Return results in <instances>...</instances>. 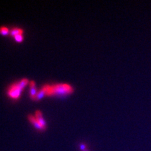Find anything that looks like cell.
Segmentation results:
<instances>
[{
  "mask_svg": "<svg viewBox=\"0 0 151 151\" xmlns=\"http://www.w3.org/2000/svg\"><path fill=\"white\" fill-rule=\"evenodd\" d=\"M41 89L44 91L45 96H66L74 92L73 87L67 83H59L54 85L45 84Z\"/></svg>",
  "mask_w": 151,
  "mask_h": 151,
  "instance_id": "cell-1",
  "label": "cell"
},
{
  "mask_svg": "<svg viewBox=\"0 0 151 151\" xmlns=\"http://www.w3.org/2000/svg\"><path fill=\"white\" fill-rule=\"evenodd\" d=\"M23 89L20 86L18 82L14 83L9 86L7 90V95L12 100H18L22 95Z\"/></svg>",
  "mask_w": 151,
  "mask_h": 151,
  "instance_id": "cell-2",
  "label": "cell"
},
{
  "mask_svg": "<svg viewBox=\"0 0 151 151\" xmlns=\"http://www.w3.org/2000/svg\"><path fill=\"white\" fill-rule=\"evenodd\" d=\"M28 120L30 122V124L34 126V128L37 130L38 131H44L46 130L45 127L42 126L40 123L37 120V119L35 118V116L33 115H28Z\"/></svg>",
  "mask_w": 151,
  "mask_h": 151,
  "instance_id": "cell-3",
  "label": "cell"
},
{
  "mask_svg": "<svg viewBox=\"0 0 151 151\" xmlns=\"http://www.w3.org/2000/svg\"><path fill=\"white\" fill-rule=\"evenodd\" d=\"M35 116L37 119V120L40 123V124L46 129L47 128V123H46V121L45 120V119H44L42 111L40 110L35 111Z\"/></svg>",
  "mask_w": 151,
  "mask_h": 151,
  "instance_id": "cell-4",
  "label": "cell"
},
{
  "mask_svg": "<svg viewBox=\"0 0 151 151\" xmlns=\"http://www.w3.org/2000/svg\"><path fill=\"white\" fill-rule=\"evenodd\" d=\"M24 33V31L21 28H18V27H14L10 30V32H9V35L10 36L14 37L15 36L17 35H20V34H23Z\"/></svg>",
  "mask_w": 151,
  "mask_h": 151,
  "instance_id": "cell-5",
  "label": "cell"
},
{
  "mask_svg": "<svg viewBox=\"0 0 151 151\" xmlns=\"http://www.w3.org/2000/svg\"><path fill=\"white\" fill-rule=\"evenodd\" d=\"M37 90L36 86H33V87H30V91H29V95L30 98L32 100L36 101V97H37Z\"/></svg>",
  "mask_w": 151,
  "mask_h": 151,
  "instance_id": "cell-6",
  "label": "cell"
},
{
  "mask_svg": "<svg viewBox=\"0 0 151 151\" xmlns=\"http://www.w3.org/2000/svg\"><path fill=\"white\" fill-rule=\"evenodd\" d=\"M9 32H10V30L6 27L2 26L0 27V34L3 36H6L8 35H9Z\"/></svg>",
  "mask_w": 151,
  "mask_h": 151,
  "instance_id": "cell-7",
  "label": "cell"
},
{
  "mask_svg": "<svg viewBox=\"0 0 151 151\" xmlns=\"http://www.w3.org/2000/svg\"><path fill=\"white\" fill-rule=\"evenodd\" d=\"M15 40L18 42V43H21L23 41V39H24V37H23V34H20V35H17L13 37Z\"/></svg>",
  "mask_w": 151,
  "mask_h": 151,
  "instance_id": "cell-8",
  "label": "cell"
},
{
  "mask_svg": "<svg viewBox=\"0 0 151 151\" xmlns=\"http://www.w3.org/2000/svg\"><path fill=\"white\" fill-rule=\"evenodd\" d=\"M79 149L82 151H84L87 149V145L85 144H79Z\"/></svg>",
  "mask_w": 151,
  "mask_h": 151,
  "instance_id": "cell-9",
  "label": "cell"
},
{
  "mask_svg": "<svg viewBox=\"0 0 151 151\" xmlns=\"http://www.w3.org/2000/svg\"><path fill=\"white\" fill-rule=\"evenodd\" d=\"M30 87H33V86H35V82L34 81H30L29 83Z\"/></svg>",
  "mask_w": 151,
  "mask_h": 151,
  "instance_id": "cell-10",
  "label": "cell"
},
{
  "mask_svg": "<svg viewBox=\"0 0 151 151\" xmlns=\"http://www.w3.org/2000/svg\"><path fill=\"white\" fill-rule=\"evenodd\" d=\"M84 151H89V150H87V149H86V150H84Z\"/></svg>",
  "mask_w": 151,
  "mask_h": 151,
  "instance_id": "cell-11",
  "label": "cell"
}]
</instances>
